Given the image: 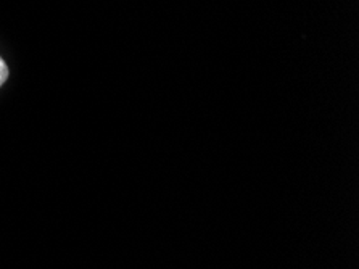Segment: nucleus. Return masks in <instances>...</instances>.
I'll return each instance as SVG.
<instances>
[{"mask_svg":"<svg viewBox=\"0 0 359 269\" xmlns=\"http://www.w3.org/2000/svg\"><path fill=\"white\" fill-rule=\"evenodd\" d=\"M8 78V67L7 63L4 62V58L0 57V87H2V84L5 81H7Z\"/></svg>","mask_w":359,"mask_h":269,"instance_id":"f257e3e1","label":"nucleus"}]
</instances>
